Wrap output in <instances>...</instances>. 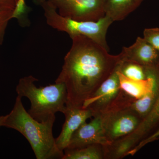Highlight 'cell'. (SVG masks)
Instances as JSON below:
<instances>
[{
  "instance_id": "22",
  "label": "cell",
  "mask_w": 159,
  "mask_h": 159,
  "mask_svg": "<svg viewBox=\"0 0 159 159\" xmlns=\"http://www.w3.org/2000/svg\"><path fill=\"white\" fill-rule=\"evenodd\" d=\"M6 116H0V127L3 126V123L6 119Z\"/></svg>"
},
{
  "instance_id": "15",
  "label": "cell",
  "mask_w": 159,
  "mask_h": 159,
  "mask_svg": "<svg viewBox=\"0 0 159 159\" xmlns=\"http://www.w3.org/2000/svg\"><path fill=\"white\" fill-rule=\"evenodd\" d=\"M104 146L98 144L81 148H66L62 159H105Z\"/></svg>"
},
{
  "instance_id": "7",
  "label": "cell",
  "mask_w": 159,
  "mask_h": 159,
  "mask_svg": "<svg viewBox=\"0 0 159 159\" xmlns=\"http://www.w3.org/2000/svg\"><path fill=\"white\" fill-rule=\"evenodd\" d=\"M64 17L80 21H97L105 16L106 0H48Z\"/></svg>"
},
{
  "instance_id": "4",
  "label": "cell",
  "mask_w": 159,
  "mask_h": 159,
  "mask_svg": "<svg viewBox=\"0 0 159 159\" xmlns=\"http://www.w3.org/2000/svg\"><path fill=\"white\" fill-rule=\"evenodd\" d=\"M47 24L54 29L67 33L70 37L80 35L93 40L109 51L106 34L111 25L114 22L107 16L97 21H80L64 17L48 1L41 6Z\"/></svg>"
},
{
  "instance_id": "5",
  "label": "cell",
  "mask_w": 159,
  "mask_h": 159,
  "mask_svg": "<svg viewBox=\"0 0 159 159\" xmlns=\"http://www.w3.org/2000/svg\"><path fill=\"white\" fill-rule=\"evenodd\" d=\"M119 64L116 70L84 102L82 108L89 109L93 117L126 105L131 99L132 97L120 87L118 74Z\"/></svg>"
},
{
  "instance_id": "10",
  "label": "cell",
  "mask_w": 159,
  "mask_h": 159,
  "mask_svg": "<svg viewBox=\"0 0 159 159\" xmlns=\"http://www.w3.org/2000/svg\"><path fill=\"white\" fill-rule=\"evenodd\" d=\"M65 121L63 125L61 132L55 139L57 148L63 152L67 148L72 136L83 123L89 118L93 117L89 109L82 107H67L63 113Z\"/></svg>"
},
{
  "instance_id": "13",
  "label": "cell",
  "mask_w": 159,
  "mask_h": 159,
  "mask_svg": "<svg viewBox=\"0 0 159 159\" xmlns=\"http://www.w3.org/2000/svg\"><path fill=\"white\" fill-rule=\"evenodd\" d=\"M143 0H106L105 15L114 22L124 20L136 9Z\"/></svg>"
},
{
  "instance_id": "18",
  "label": "cell",
  "mask_w": 159,
  "mask_h": 159,
  "mask_svg": "<svg viewBox=\"0 0 159 159\" xmlns=\"http://www.w3.org/2000/svg\"><path fill=\"white\" fill-rule=\"evenodd\" d=\"M143 35V38L159 51V28L145 29Z\"/></svg>"
},
{
  "instance_id": "1",
  "label": "cell",
  "mask_w": 159,
  "mask_h": 159,
  "mask_svg": "<svg viewBox=\"0 0 159 159\" xmlns=\"http://www.w3.org/2000/svg\"><path fill=\"white\" fill-rule=\"evenodd\" d=\"M70 38L72 46L55 83L66 86L67 107H82L84 101L116 70L121 58L119 54H109L89 38L80 35Z\"/></svg>"
},
{
  "instance_id": "20",
  "label": "cell",
  "mask_w": 159,
  "mask_h": 159,
  "mask_svg": "<svg viewBox=\"0 0 159 159\" xmlns=\"http://www.w3.org/2000/svg\"><path fill=\"white\" fill-rule=\"evenodd\" d=\"M158 139H159V127L149 137V140L152 142H154Z\"/></svg>"
},
{
  "instance_id": "8",
  "label": "cell",
  "mask_w": 159,
  "mask_h": 159,
  "mask_svg": "<svg viewBox=\"0 0 159 159\" xmlns=\"http://www.w3.org/2000/svg\"><path fill=\"white\" fill-rule=\"evenodd\" d=\"M111 143L106 136L102 116L98 115L89 123L86 122L80 126L72 136L67 148H79L95 144L107 146Z\"/></svg>"
},
{
  "instance_id": "6",
  "label": "cell",
  "mask_w": 159,
  "mask_h": 159,
  "mask_svg": "<svg viewBox=\"0 0 159 159\" xmlns=\"http://www.w3.org/2000/svg\"><path fill=\"white\" fill-rule=\"evenodd\" d=\"M107 138L111 142L134 132L142 119L128 106L121 107L102 114Z\"/></svg>"
},
{
  "instance_id": "3",
  "label": "cell",
  "mask_w": 159,
  "mask_h": 159,
  "mask_svg": "<svg viewBox=\"0 0 159 159\" xmlns=\"http://www.w3.org/2000/svg\"><path fill=\"white\" fill-rule=\"evenodd\" d=\"M37 78L30 75L21 78L16 87L18 96L27 97L31 102L28 113L39 122H44L56 113H63L66 108L67 92L63 83L40 87L34 83Z\"/></svg>"
},
{
  "instance_id": "11",
  "label": "cell",
  "mask_w": 159,
  "mask_h": 159,
  "mask_svg": "<svg viewBox=\"0 0 159 159\" xmlns=\"http://www.w3.org/2000/svg\"><path fill=\"white\" fill-rule=\"evenodd\" d=\"M159 80V66L157 68ZM159 127V93L153 107L142 121L139 127L133 133L127 136L135 146L148 138Z\"/></svg>"
},
{
  "instance_id": "21",
  "label": "cell",
  "mask_w": 159,
  "mask_h": 159,
  "mask_svg": "<svg viewBox=\"0 0 159 159\" xmlns=\"http://www.w3.org/2000/svg\"><path fill=\"white\" fill-rule=\"evenodd\" d=\"M34 4L38 6H41L44 3L48 0H33Z\"/></svg>"
},
{
  "instance_id": "14",
  "label": "cell",
  "mask_w": 159,
  "mask_h": 159,
  "mask_svg": "<svg viewBox=\"0 0 159 159\" xmlns=\"http://www.w3.org/2000/svg\"><path fill=\"white\" fill-rule=\"evenodd\" d=\"M157 71H153L154 83L152 90L140 99H134L129 106V108L138 114L142 120L152 109L158 97L159 80Z\"/></svg>"
},
{
  "instance_id": "12",
  "label": "cell",
  "mask_w": 159,
  "mask_h": 159,
  "mask_svg": "<svg viewBox=\"0 0 159 159\" xmlns=\"http://www.w3.org/2000/svg\"><path fill=\"white\" fill-rule=\"evenodd\" d=\"M146 74V79L136 80L125 77L118 70L121 89L134 99L144 97L152 90L154 83L153 71H147Z\"/></svg>"
},
{
  "instance_id": "17",
  "label": "cell",
  "mask_w": 159,
  "mask_h": 159,
  "mask_svg": "<svg viewBox=\"0 0 159 159\" xmlns=\"http://www.w3.org/2000/svg\"><path fill=\"white\" fill-rule=\"evenodd\" d=\"M14 9L0 7V46L2 44L9 21L12 19Z\"/></svg>"
},
{
  "instance_id": "9",
  "label": "cell",
  "mask_w": 159,
  "mask_h": 159,
  "mask_svg": "<svg viewBox=\"0 0 159 159\" xmlns=\"http://www.w3.org/2000/svg\"><path fill=\"white\" fill-rule=\"evenodd\" d=\"M119 54L122 61L136 63L145 70L157 69L159 66V51L143 38L138 37L133 44L123 47Z\"/></svg>"
},
{
  "instance_id": "19",
  "label": "cell",
  "mask_w": 159,
  "mask_h": 159,
  "mask_svg": "<svg viewBox=\"0 0 159 159\" xmlns=\"http://www.w3.org/2000/svg\"><path fill=\"white\" fill-rule=\"evenodd\" d=\"M16 4L15 0H0V7H6L14 10Z\"/></svg>"
},
{
  "instance_id": "2",
  "label": "cell",
  "mask_w": 159,
  "mask_h": 159,
  "mask_svg": "<svg viewBox=\"0 0 159 159\" xmlns=\"http://www.w3.org/2000/svg\"><path fill=\"white\" fill-rule=\"evenodd\" d=\"M56 117L39 122L29 115L24 107L21 98L17 96L14 107L6 115L3 126L13 129L29 142L37 159H62L63 152L57 148L53 134Z\"/></svg>"
},
{
  "instance_id": "16",
  "label": "cell",
  "mask_w": 159,
  "mask_h": 159,
  "mask_svg": "<svg viewBox=\"0 0 159 159\" xmlns=\"http://www.w3.org/2000/svg\"><path fill=\"white\" fill-rule=\"evenodd\" d=\"M119 71L125 77L136 80L147 78L144 68L142 66L130 61H122L119 64Z\"/></svg>"
},
{
  "instance_id": "24",
  "label": "cell",
  "mask_w": 159,
  "mask_h": 159,
  "mask_svg": "<svg viewBox=\"0 0 159 159\" xmlns=\"http://www.w3.org/2000/svg\"><path fill=\"white\" fill-rule=\"evenodd\" d=\"M128 149H129V148H128ZM129 151H130V150H129Z\"/></svg>"
},
{
  "instance_id": "23",
  "label": "cell",
  "mask_w": 159,
  "mask_h": 159,
  "mask_svg": "<svg viewBox=\"0 0 159 159\" xmlns=\"http://www.w3.org/2000/svg\"><path fill=\"white\" fill-rule=\"evenodd\" d=\"M15 1H16V3H17L18 0H15Z\"/></svg>"
}]
</instances>
